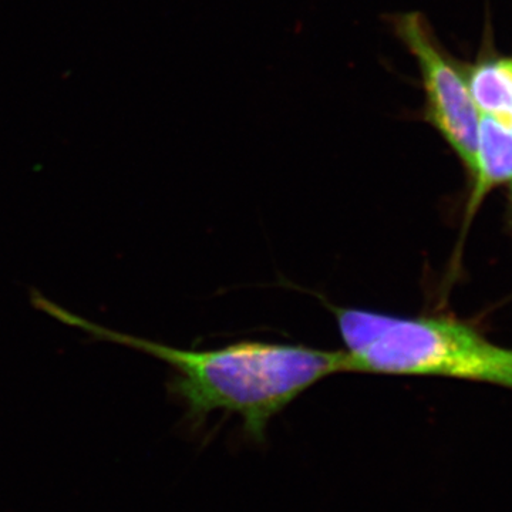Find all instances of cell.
<instances>
[{
	"mask_svg": "<svg viewBox=\"0 0 512 512\" xmlns=\"http://www.w3.org/2000/svg\"><path fill=\"white\" fill-rule=\"evenodd\" d=\"M349 373L474 380L512 389V349L456 319L330 305Z\"/></svg>",
	"mask_w": 512,
	"mask_h": 512,
	"instance_id": "obj_2",
	"label": "cell"
},
{
	"mask_svg": "<svg viewBox=\"0 0 512 512\" xmlns=\"http://www.w3.org/2000/svg\"><path fill=\"white\" fill-rule=\"evenodd\" d=\"M463 73L480 114L512 126V79L500 60H484Z\"/></svg>",
	"mask_w": 512,
	"mask_h": 512,
	"instance_id": "obj_5",
	"label": "cell"
},
{
	"mask_svg": "<svg viewBox=\"0 0 512 512\" xmlns=\"http://www.w3.org/2000/svg\"><path fill=\"white\" fill-rule=\"evenodd\" d=\"M473 188L467 202L464 231L473 220L488 192L512 180V126L480 114Z\"/></svg>",
	"mask_w": 512,
	"mask_h": 512,
	"instance_id": "obj_4",
	"label": "cell"
},
{
	"mask_svg": "<svg viewBox=\"0 0 512 512\" xmlns=\"http://www.w3.org/2000/svg\"><path fill=\"white\" fill-rule=\"evenodd\" d=\"M30 302L60 323L83 330L93 342L114 343L163 360L171 369L167 392L184 407L191 429L211 413L237 414L249 439L264 441L269 421L326 377L349 373L345 350L288 343H232L220 349H180L127 335L67 311L32 289Z\"/></svg>",
	"mask_w": 512,
	"mask_h": 512,
	"instance_id": "obj_1",
	"label": "cell"
},
{
	"mask_svg": "<svg viewBox=\"0 0 512 512\" xmlns=\"http://www.w3.org/2000/svg\"><path fill=\"white\" fill-rule=\"evenodd\" d=\"M500 64L501 66H503L505 72L510 74V77L512 79V59H501Z\"/></svg>",
	"mask_w": 512,
	"mask_h": 512,
	"instance_id": "obj_6",
	"label": "cell"
},
{
	"mask_svg": "<svg viewBox=\"0 0 512 512\" xmlns=\"http://www.w3.org/2000/svg\"><path fill=\"white\" fill-rule=\"evenodd\" d=\"M387 22L419 66L424 92L421 119L439 131L471 175L476 164L480 111L463 70L444 53L421 13H396Z\"/></svg>",
	"mask_w": 512,
	"mask_h": 512,
	"instance_id": "obj_3",
	"label": "cell"
},
{
	"mask_svg": "<svg viewBox=\"0 0 512 512\" xmlns=\"http://www.w3.org/2000/svg\"><path fill=\"white\" fill-rule=\"evenodd\" d=\"M510 198H511V210H512V180L510 181Z\"/></svg>",
	"mask_w": 512,
	"mask_h": 512,
	"instance_id": "obj_7",
	"label": "cell"
}]
</instances>
